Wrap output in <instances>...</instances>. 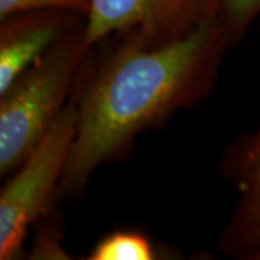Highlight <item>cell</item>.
I'll list each match as a JSON object with an SVG mask.
<instances>
[{
	"label": "cell",
	"mask_w": 260,
	"mask_h": 260,
	"mask_svg": "<svg viewBox=\"0 0 260 260\" xmlns=\"http://www.w3.org/2000/svg\"><path fill=\"white\" fill-rule=\"evenodd\" d=\"M213 16L208 0H90L85 38L91 48L110 37L156 47L185 37Z\"/></svg>",
	"instance_id": "277c9868"
},
{
	"label": "cell",
	"mask_w": 260,
	"mask_h": 260,
	"mask_svg": "<svg viewBox=\"0 0 260 260\" xmlns=\"http://www.w3.org/2000/svg\"><path fill=\"white\" fill-rule=\"evenodd\" d=\"M220 174L236 192L217 247L225 256L260 260V119L224 149Z\"/></svg>",
	"instance_id": "5b68a950"
},
{
	"label": "cell",
	"mask_w": 260,
	"mask_h": 260,
	"mask_svg": "<svg viewBox=\"0 0 260 260\" xmlns=\"http://www.w3.org/2000/svg\"><path fill=\"white\" fill-rule=\"evenodd\" d=\"M233 47L247 35L260 16V0H208Z\"/></svg>",
	"instance_id": "ba28073f"
},
{
	"label": "cell",
	"mask_w": 260,
	"mask_h": 260,
	"mask_svg": "<svg viewBox=\"0 0 260 260\" xmlns=\"http://www.w3.org/2000/svg\"><path fill=\"white\" fill-rule=\"evenodd\" d=\"M91 49L84 20L0 94L2 177L18 169L64 112Z\"/></svg>",
	"instance_id": "7a4b0ae2"
},
{
	"label": "cell",
	"mask_w": 260,
	"mask_h": 260,
	"mask_svg": "<svg viewBox=\"0 0 260 260\" xmlns=\"http://www.w3.org/2000/svg\"><path fill=\"white\" fill-rule=\"evenodd\" d=\"M77 94L0 192V260L22 259L29 230L58 203L56 192L77 132Z\"/></svg>",
	"instance_id": "3957f363"
},
{
	"label": "cell",
	"mask_w": 260,
	"mask_h": 260,
	"mask_svg": "<svg viewBox=\"0 0 260 260\" xmlns=\"http://www.w3.org/2000/svg\"><path fill=\"white\" fill-rule=\"evenodd\" d=\"M230 48L215 16L164 45L117 38L77 91V132L56 200L83 192L95 171L127 156L142 133L204 102Z\"/></svg>",
	"instance_id": "6da1fadb"
},
{
	"label": "cell",
	"mask_w": 260,
	"mask_h": 260,
	"mask_svg": "<svg viewBox=\"0 0 260 260\" xmlns=\"http://www.w3.org/2000/svg\"><path fill=\"white\" fill-rule=\"evenodd\" d=\"M84 20L85 15L56 9L26 10L0 19V94Z\"/></svg>",
	"instance_id": "8992f818"
},
{
	"label": "cell",
	"mask_w": 260,
	"mask_h": 260,
	"mask_svg": "<svg viewBox=\"0 0 260 260\" xmlns=\"http://www.w3.org/2000/svg\"><path fill=\"white\" fill-rule=\"evenodd\" d=\"M90 0H0V19L26 10L56 9L85 15Z\"/></svg>",
	"instance_id": "30bf717a"
},
{
	"label": "cell",
	"mask_w": 260,
	"mask_h": 260,
	"mask_svg": "<svg viewBox=\"0 0 260 260\" xmlns=\"http://www.w3.org/2000/svg\"><path fill=\"white\" fill-rule=\"evenodd\" d=\"M88 260H153L159 251L145 233L116 230L94 244Z\"/></svg>",
	"instance_id": "52a82bcc"
},
{
	"label": "cell",
	"mask_w": 260,
	"mask_h": 260,
	"mask_svg": "<svg viewBox=\"0 0 260 260\" xmlns=\"http://www.w3.org/2000/svg\"><path fill=\"white\" fill-rule=\"evenodd\" d=\"M32 229H35V233L28 257L42 260L70 259L68 253L62 247L64 230L61 215L56 211V204L42 214Z\"/></svg>",
	"instance_id": "9c48e42d"
}]
</instances>
